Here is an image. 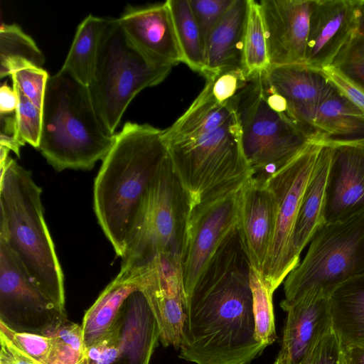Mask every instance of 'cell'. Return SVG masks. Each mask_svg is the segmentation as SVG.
<instances>
[{"mask_svg": "<svg viewBox=\"0 0 364 364\" xmlns=\"http://www.w3.org/2000/svg\"><path fill=\"white\" fill-rule=\"evenodd\" d=\"M232 1L233 0H188L204 46L208 36L223 17Z\"/></svg>", "mask_w": 364, "mask_h": 364, "instance_id": "cell-37", "label": "cell"}, {"mask_svg": "<svg viewBox=\"0 0 364 364\" xmlns=\"http://www.w3.org/2000/svg\"><path fill=\"white\" fill-rule=\"evenodd\" d=\"M104 25L105 18L86 16L77 28L61 68L87 87L93 77Z\"/></svg>", "mask_w": 364, "mask_h": 364, "instance_id": "cell-28", "label": "cell"}, {"mask_svg": "<svg viewBox=\"0 0 364 364\" xmlns=\"http://www.w3.org/2000/svg\"><path fill=\"white\" fill-rule=\"evenodd\" d=\"M250 264L237 231L189 292L178 357L194 364H250L266 345L255 336Z\"/></svg>", "mask_w": 364, "mask_h": 364, "instance_id": "cell-1", "label": "cell"}, {"mask_svg": "<svg viewBox=\"0 0 364 364\" xmlns=\"http://www.w3.org/2000/svg\"><path fill=\"white\" fill-rule=\"evenodd\" d=\"M331 154L332 146L322 144L315 168L302 198L293 235L294 253L299 259L302 250L325 223L323 213Z\"/></svg>", "mask_w": 364, "mask_h": 364, "instance_id": "cell-25", "label": "cell"}, {"mask_svg": "<svg viewBox=\"0 0 364 364\" xmlns=\"http://www.w3.org/2000/svg\"><path fill=\"white\" fill-rule=\"evenodd\" d=\"M46 336L52 341L48 364H82L86 348L81 325L65 318Z\"/></svg>", "mask_w": 364, "mask_h": 364, "instance_id": "cell-32", "label": "cell"}, {"mask_svg": "<svg viewBox=\"0 0 364 364\" xmlns=\"http://www.w3.org/2000/svg\"><path fill=\"white\" fill-rule=\"evenodd\" d=\"M321 71L341 95L364 112V87L333 65Z\"/></svg>", "mask_w": 364, "mask_h": 364, "instance_id": "cell-40", "label": "cell"}, {"mask_svg": "<svg viewBox=\"0 0 364 364\" xmlns=\"http://www.w3.org/2000/svg\"><path fill=\"white\" fill-rule=\"evenodd\" d=\"M210 83L213 97L220 103L230 101L245 86L248 78L243 69L223 71L206 80Z\"/></svg>", "mask_w": 364, "mask_h": 364, "instance_id": "cell-39", "label": "cell"}, {"mask_svg": "<svg viewBox=\"0 0 364 364\" xmlns=\"http://www.w3.org/2000/svg\"><path fill=\"white\" fill-rule=\"evenodd\" d=\"M250 284L252 295L257 340L267 346L277 339L272 302L273 291L267 287L261 273L250 267Z\"/></svg>", "mask_w": 364, "mask_h": 364, "instance_id": "cell-33", "label": "cell"}, {"mask_svg": "<svg viewBox=\"0 0 364 364\" xmlns=\"http://www.w3.org/2000/svg\"><path fill=\"white\" fill-rule=\"evenodd\" d=\"M274 363H275V364H279L277 359L275 360Z\"/></svg>", "mask_w": 364, "mask_h": 364, "instance_id": "cell-47", "label": "cell"}, {"mask_svg": "<svg viewBox=\"0 0 364 364\" xmlns=\"http://www.w3.org/2000/svg\"><path fill=\"white\" fill-rule=\"evenodd\" d=\"M43 68L26 66L14 71L11 75L13 85L36 106L42 109L46 87L49 77Z\"/></svg>", "mask_w": 364, "mask_h": 364, "instance_id": "cell-35", "label": "cell"}, {"mask_svg": "<svg viewBox=\"0 0 364 364\" xmlns=\"http://www.w3.org/2000/svg\"><path fill=\"white\" fill-rule=\"evenodd\" d=\"M331 146L325 223L346 221L364 213V144Z\"/></svg>", "mask_w": 364, "mask_h": 364, "instance_id": "cell-19", "label": "cell"}, {"mask_svg": "<svg viewBox=\"0 0 364 364\" xmlns=\"http://www.w3.org/2000/svg\"><path fill=\"white\" fill-rule=\"evenodd\" d=\"M166 148L173 172L186 196L188 211L242 185L253 175L243 151L236 112L214 132Z\"/></svg>", "mask_w": 364, "mask_h": 364, "instance_id": "cell-6", "label": "cell"}, {"mask_svg": "<svg viewBox=\"0 0 364 364\" xmlns=\"http://www.w3.org/2000/svg\"><path fill=\"white\" fill-rule=\"evenodd\" d=\"M114 136L100 120L87 86L61 68L49 76L38 147L49 164L58 171L91 169L106 157Z\"/></svg>", "mask_w": 364, "mask_h": 364, "instance_id": "cell-4", "label": "cell"}, {"mask_svg": "<svg viewBox=\"0 0 364 364\" xmlns=\"http://www.w3.org/2000/svg\"><path fill=\"white\" fill-rule=\"evenodd\" d=\"M18 97L15 112L18 132L25 144L38 149L42 129V109L36 106L15 85H12Z\"/></svg>", "mask_w": 364, "mask_h": 364, "instance_id": "cell-34", "label": "cell"}, {"mask_svg": "<svg viewBox=\"0 0 364 364\" xmlns=\"http://www.w3.org/2000/svg\"><path fill=\"white\" fill-rule=\"evenodd\" d=\"M356 0H312L304 65L331 66L355 35Z\"/></svg>", "mask_w": 364, "mask_h": 364, "instance_id": "cell-15", "label": "cell"}, {"mask_svg": "<svg viewBox=\"0 0 364 364\" xmlns=\"http://www.w3.org/2000/svg\"><path fill=\"white\" fill-rule=\"evenodd\" d=\"M45 58L34 40L16 23L0 27L1 79L23 67L42 68Z\"/></svg>", "mask_w": 364, "mask_h": 364, "instance_id": "cell-29", "label": "cell"}, {"mask_svg": "<svg viewBox=\"0 0 364 364\" xmlns=\"http://www.w3.org/2000/svg\"><path fill=\"white\" fill-rule=\"evenodd\" d=\"M273 364H275V363L274 362V363H273Z\"/></svg>", "mask_w": 364, "mask_h": 364, "instance_id": "cell-48", "label": "cell"}, {"mask_svg": "<svg viewBox=\"0 0 364 364\" xmlns=\"http://www.w3.org/2000/svg\"><path fill=\"white\" fill-rule=\"evenodd\" d=\"M243 185L206 200L188 211L181 256L183 295L195 287L236 232Z\"/></svg>", "mask_w": 364, "mask_h": 364, "instance_id": "cell-11", "label": "cell"}, {"mask_svg": "<svg viewBox=\"0 0 364 364\" xmlns=\"http://www.w3.org/2000/svg\"><path fill=\"white\" fill-rule=\"evenodd\" d=\"M188 213L186 196L168 154L152 181L139 225L122 258L119 272H140L157 256L181 261Z\"/></svg>", "mask_w": 364, "mask_h": 364, "instance_id": "cell-9", "label": "cell"}, {"mask_svg": "<svg viewBox=\"0 0 364 364\" xmlns=\"http://www.w3.org/2000/svg\"><path fill=\"white\" fill-rule=\"evenodd\" d=\"M332 65L364 87V37L355 35Z\"/></svg>", "mask_w": 364, "mask_h": 364, "instance_id": "cell-38", "label": "cell"}, {"mask_svg": "<svg viewBox=\"0 0 364 364\" xmlns=\"http://www.w3.org/2000/svg\"><path fill=\"white\" fill-rule=\"evenodd\" d=\"M232 102L243 151L255 178L264 180L313 141L304 129L269 107L261 74L249 79Z\"/></svg>", "mask_w": 364, "mask_h": 364, "instance_id": "cell-8", "label": "cell"}, {"mask_svg": "<svg viewBox=\"0 0 364 364\" xmlns=\"http://www.w3.org/2000/svg\"><path fill=\"white\" fill-rule=\"evenodd\" d=\"M341 364H364V346L341 345Z\"/></svg>", "mask_w": 364, "mask_h": 364, "instance_id": "cell-45", "label": "cell"}, {"mask_svg": "<svg viewBox=\"0 0 364 364\" xmlns=\"http://www.w3.org/2000/svg\"><path fill=\"white\" fill-rule=\"evenodd\" d=\"M249 0H233L226 13L208 36L204 46L206 80L218 73L243 68V49Z\"/></svg>", "mask_w": 364, "mask_h": 364, "instance_id": "cell-22", "label": "cell"}, {"mask_svg": "<svg viewBox=\"0 0 364 364\" xmlns=\"http://www.w3.org/2000/svg\"><path fill=\"white\" fill-rule=\"evenodd\" d=\"M0 333L4 334L17 348L42 364H48L52 346L49 336L17 332L0 322Z\"/></svg>", "mask_w": 364, "mask_h": 364, "instance_id": "cell-36", "label": "cell"}, {"mask_svg": "<svg viewBox=\"0 0 364 364\" xmlns=\"http://www.w3.org/2000/svg\"><path fill=\"white\" fill-rule=\"evenodd\" d=\"M265 83L283 100L284 115L312 139L316 111L333 87L322 71L304 64L270 66L262 73Z\"/></svg>", "mask_w": 364, "mask_h": 364, "instance_id": "cell-17", "label": "cell"}, {"mask_svg": "<svg viewBox=\"0 0 364 364\" xmlns=\"http://www.w3.org/2000/svg\"><path fill=\"white\" fill-rule=\"evenodd\" d=\"M65 318V309L35 285L0 239V322L17 332L46 336Z\"/></svg>", "mask_w": 364, "mask_h": 364, "instance_id": "cell-12", "label": "cell"}, {"mask_svg": "<svg viewBox=\"0 0 364 364\" xmlns=\"http://www.w3.org/2000/svg\"><path fill=\"white\" fill-rule=\"evenodd\" d=\"M41 193L30 171L9 156L1 161L0 239L35 285L65 309L63 273L44 219Z\"/></svg>", "mask_w": 364, "mask_h": 364, "instance_id": "cell-3", "label": "cell"}, {"mask_svg": "<svg viewBox=\"0 0 364 364\" xmlns=\"http://www.w3.org/2000/svg\"><path fill=\"white\" fill-rule=\"evenodd\" d=\"M287 312L279 364H306L317 343L331 331L332 323L328 295L309 293L291 303L282 301Z\"/></svg>", "mask_w": 364, "mask_h": 364, "instance_id": "cell-18", "label": "cell"}, {"mask_svg": "<svg viewBox=\"0 0 364 364\" xmlns=\"http://www.w3.org/2000/svg\"><path fill=\"white\" fill-rule=\"evenodd\" d=\"M142 272L120 273L86 311L81 324L85 348L102 339L111 329L126 299L141 288Z\"/></svg>", "mask_w": 364, "mask_h": 364, "instance_id": "cell-26", "label": "cell"}, {"mask_svg": "<svg viewBox=\"0 0 364 364\" xmlns=\"http://www.w3.org/2000/svg\"><path fill=\"white\" fill-rule=\"evenodd\" d=\"M340 364H341V363H340Z\"/></svg>", "mask_w": 364, "mask_h": 364, "instance_id": "cell-49", "label": "cell"}, {"mask_svg": "<svg viewBox=\"0 0 364 364\" xmlns=\"http://www.w3.org/2000/svg\"><path fill=\"white\" fill-rule=\"evenodd\" d=\"M142 272L141 289L154 314L164 347L178 348L184 321L181 261L157 256Z\"/></svg>", "mask_w": 364, "mask_h": 364, "instance_id": "cell-14", "label": "cell"}, {"mask_svg": "<svg viewBox=\"0 0 364 364\" xmlns=\"http://www.w3.org/2000/svg\"><path fill=\"white\" fill-rule=\"evenodd\" d=\"M111 328L116 337L118 364H149L160 331L141 289L126 299Z\"/></svg>", "mask_w": 364, "mask_h": 364, "instance_id": "cell-21", "label": "cell"}, {"mask_svg": "<svg viewBox=\"0 0 364 364\" xmlns=\"http://www.w3.org/2000/svg\"><path fill=\"white\" fill-rule=\"evenodd\" d=\"M183 63L191 70L203 73L204 43L191 9L188 0H168Z\"/></svg>", "mask_w": 364, "mask_h": 364, "instance_id": "cell-30", "label": "cell"}, {"mask_svg": "<svg viewBox=\"0 0 364 364\" xmlns=\"http://www.w3.org/2000/svg\"><path fill=\"white\" fill-rule=\"evenodd\" d=\"M340 355L341 343L332 329L317 343L306 364H340Z\"/></svg>", "mask_w": 364, "mask_h": 364, "instance_id": "cell-41", "label": "cell"}, {"mask_svg": "<svg viewBox=\"0 0 364 364\" xmlns=\"http://www.w3.org/2000/svg\"><path fill=\"white\" fill-rule=\"evenodd\" d=\"M18 97L14 87L6 82L0 88V114H11L16 112Z\"/></svg>", "mask_w": 364, "mask_h": 364, "instance_id": "cell-44", "label": "cell"}, {"mask_svg": "<svg viewBox=\"0 0 364 364\" xmlns=\"http://www.w3.org/2000/svg\"><path fill=\"white\" fill-rule=\"evenodd\" d=\"M171 68L156 65L141 53L127 38L118 18H105L94 75L87 87L95 110L108 133L115 134L135 96L164 81Z\"/></svg>", "mask_w": 364, "mask_h": 364, "instance_id": "cell-5", "label": "cell"}, {"mask_svg": "<svg viewBox=\"0 0 364 364\" xmlns=\"http://www.w3.org/2000/svg\"><path fill=\"white\" fill-rule=\"evenodd\" d=\"M0 364H42L17 348L0 333Z\"/></svg>", "mask_w": 364, "mask_h": 364, "instance_id": "cell-43", "label": "cell"}, {"mask_svg": "<svg viewBox=\"0 0 364 364\" xmlns=\"http://www.w3.org/2000/svg\"><path fill=\"white\" fill-rule=\"evenodd\" d=\"M321 146V143L310 142L290 161L262 180L271 191L274 203V235L262 274L273 292L300 262L294 253L293 235L302 198Z\"/></svg>", "mask_w": 364, "mask_h": 364, "instance_id": "cell-10", "label": "cell"}, {"mask_svg": "<svg viewBox=\"0 0 364 364\" xmlns=\"http://www.w3.org/2000/svg\"><path fill=\"white\" fill-rule=\"evenodd\" d=\"M311 130L313 141L330 145L364 144V112L333 86L318 105Z\"/></svg>", "mask_w": 364, "mask_h": 364, "instance_id": "cell-23", "label": "cell"}, {"mask_svg": "<svg viewBox=\"0 0 364 364\" xmlns=\"http://www.w3.org/2000/svg\"><path fill=\"white\" fill-rule=\"evenodd\" d=\"M258 2L270 66L304 64L312 0Z\"/></svg>", "mask_w": 364, "mask_h": 364, "instance_id": "cell-13", "label": "cell"}, {"mask_svg": "<svg viewBox=\"0 0 364 364\" xmlns=\"http://www.w3.org/2000/svg\"><path fill=\"white\" fill-rule=\"evenodd\" d=\"M0 145L20 156V148L24 144L18 132L15 112L0 114Z\"/></svg>", "mask_w": 364, "mask_h": 364, "instance_id": "cell-42", "label": "cell"}, {"mask_svg": "<svg viewBox=\"0 0 364 364\" xmlns=\"http://www.w3.org/2000/svg\"><path fill=\"white\" fill-rule=\"evenodd\" d=\"M356 31L355 35L364 37V0H356Z\"/></svg>", "mask_w": 364, "mask_h": 364, "instance_id": "cell-46", "label": "cell"}, {"mask_svg": "<svg viewBox=\"0 0 364 364\" xmlns=\"http://www.w3.org/2000/svg\"><path fill=\"white\" fill-rule=\"evenodd\" d=\"M270 67L264 23L259 2L249 0L245 26L243 68L248 80Z\"/></svg>", "mask_w": 364, "mask_h": 364, "instance_id": "cell-31", "label": "cell"}, {"mask_svg": "<svg viewBox=\"0 0 364 364\" xmlns=\"http://www.w3.org/2000/svg\"><path fill=\"white\" fill-rule=\"evenodd\" d=\"M168 152L162 130L126 122L94 183L98 223L122 258L139 225L152 181Z\"/></svg>", "mask_w": 364, "mask_h": 364, "instance_id": "cell-2", "label": "cell"}, {"mask_svg": "<svg viewBox=\"0 0 364 364\" xmlns=\"http://www.w3.org/2000/svg\"><path fill=\"white\" fill-rule=\"evenodd\" d=\"M332 328L341 345L364 346V276L328 294Z\"/></svg>", "mask_w": 364, "mask_h": 364, "instance_id": "cell-27", "label": "cell"}, {"mask_svg": "<svg viewBox=\"0 0 364 364\" xmlns=\"http://www.w3.org/2000/svg\"><path fill=\"white\" fill-rule=\"evenodd\" d=\"M118 19L131 43L153 63L173 67L183 63L167 1L127 6Z\"/></svg>", "mask_w": 364, "mask_h": 364, "instance_id": "cell-16", "label": "cell"}, {"mask_svg": "<svg viewBox=\"0 0 364 364\" xmlns=\"http://www.w3.org/2000/svg\"><path fill=\"white\" fill-rule=\"evenodd\" d=\"M274 229L273 196L264 181L252 176L242 188L237 234L250 267L262 274Z\"/></svg>", "mask_w": 364, "mask_h": 364, "instance_id": "cell-20", "label": "cell"}, {"mask_svg": "<svg viewBox=\"0 0 364 364\" xmlns=\"http://www.w3.org/2000/svg\"><path fill=\"white\" fill-rule=\"evenodd\" d=\"M310 242L302 262L285 279L284 302L309 293L328 295L343 283L364 276V213L324 223Z\"/></svg>", "mask_w": 364, "mask_h": 364, "instance_id": "cell-7", "label": "cell"}, {"mask_svg": "<svg viewBox=\"0 0 364 364\" xmlns=\"http://www.w3.org/2000/svg\"><path fill=\"white\" fill-rule=\"evenodd\" d=\"M235 113L232 100L219 102L206 81L188 109L171 127L162 130L163 141L169 146L199 139L223 127Z\"/></svg>", "mask_w": 364, "mask_h": 364, "instance_id": "cell-24", "label": "cell"}]
</instances>
